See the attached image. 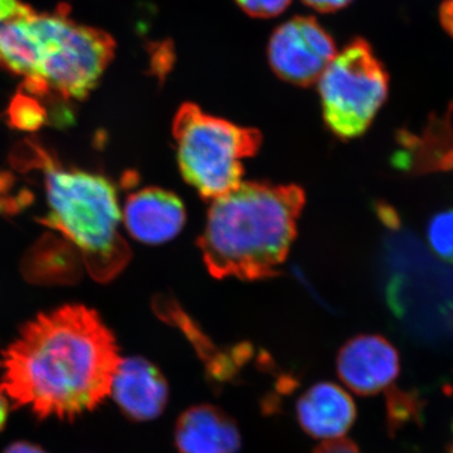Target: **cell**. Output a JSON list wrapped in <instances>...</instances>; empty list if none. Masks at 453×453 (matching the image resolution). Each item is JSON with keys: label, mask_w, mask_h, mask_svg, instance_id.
Wrapping results in <instances>:
<instances>
[{"label": "cell", "mask_w": 453, "mask_h": 453, "mask_svg": "<svg viewBox=\"0 0 453 453\" xmlns=\"http://www.w3.org/2000/svg\"><path fill=\"white\" fill-rule=\"evenodd\" d=\"M336 371L348 388L375 395L389 388L401 372L398 351L380 335H357L340 349Z\"/></svg>", "instance_id": "cell-8"}, {"label": "cell", "mask_w": 453, "mask_h": 453, "mask_svg": "<svg viewBox=\"0 0 453 453\" xmlns=\"http://www.w3.org/2000/svg\"><path fill=\"white\" fill-rule=\"evenodd\" d=\"M120 362L97 312L65 305L20 329L0 360V389L38 418L73 419L110 395Z\"/></svg>", "instance_id": "cell-1"}, {"label": "cell", "mask_w": 453, "mask_h": 453, "mask_svg": "<svg viewBox=\"0 0 453 453\" xmlns=\"http://www.w3.org/2000/svg\"><path fill=\"white\" fill-rule=\"evenodd\" d=\"M325 124L342 140L359 138L388 96L389 77L365 40L350 42L318 80Z\"/></svg>", "instance_id": "cell-6"}, {"label": "cell", "mask_w": 453, "mask_h": 453, "mask_svg": "<svg viewBox=\"0 0 453 453\" xmlns=\"http://www.w3.org/2000/svg\"><path fill=\"white\" fill-rule=\"evenodd\" d=\"M426 235L431 251L438 258L453 265V207L432 217Z\"/></svg>", "instance_id": "cell-13"}, {"label": "cell", "mask_w": 453, "mask_h": 453, "mask_svg": "<svg viewBox=\"0 0 453 453\" xmlns=\"http://www.w3.org/2000/svg\"><path fill=\"white\" fill-rule=\"evenodd\" d=\"M4 453H47L40 446L28 442H16L8 447Z\"/></svg>", "instance_id": "cell-20"}, {"label": "cell", "mask_w": 453, "mask_h": 453, "mask_svg": "<svg viewBox=\"0 0 453 453\" xmlns=\"http://www.w3.org/2000/svg\"><path fill=\"white\" fill-rule=\"evenodd\" d=\"M387 412H388V426L390 431L398 428L401 423L408 421L414 416L416 401L412 395L399 392L398 389H390L388 401H387Z\"/></svg>", "instance_id": "cell-15"}, {"label": "cell", "mask_w": 453, "mask_h": 453, "mask_svg": "<svg viewBox=\"0 0 453 453\" xmlns=\"http://www.w3.org/2000/svg\"><path fill=\"white\" fill-rule=\"evenodd\" d=\"M447 453H453V440H452L451 445H449V451H447Z\"/></svg>", "instance_id": "cell-23"}, {"label": "cell", "mask_w": 453, "mask_h": 453, "mask_svg": "<svg viewBox=\"0 0 453 453\" xmlns=\"http://www.w3.org/2000/svg\"><path fill=\"white\" fill-rule=\"evenodd\" d=\"M47 211L43 225L61 232L88 261H111L120 268L127 258L119 234L122 211L111 181L83 170L59 168L43 160Z\"/></svg>", "instance_id": "cell-4"}, {"label": "cell", "mask_w": 453, "mask_h": 453, "mask_svg": "<svg viewBox=\"0 0 453 453\" xmlns=\"http://www.w3.org/2000/svg\"><path fill=\"white\" fill-rule=\"evenodd\" d=\"M305 204L296 186L249 181L211 201L199 247L217 279L276 275L288 258Z\"/></svg>", "instance_id": "cell-2"}, {"label": "cell", "mask_w": 453, "mask_h": 453, "mask_svg": "<svg viewBox=\"0 0 453 453\" xmlns=\"http://www.w3.org/2000/svg\"><path fill=\"white\" fill-rule=\"evenodd\" d=\"M357 405L342 387L321 381L306 390L296 403V418L309 436L336 440L353 427Z\"/></svg>", "instance_id": "cell-12"}, {"label": "cell", "mask_w": 453, "mask_h": 453, "mask_svg": "<svg viewBox=\"0 0 453 453\" xmlns=\"http://www.w3.org/2000/svg\"><path fill=\"white\" fill-rule=\"evenodd\" d=\"M23 7L25 4L18 0H0V23L16 16Z\"/></svg>", "instance_id": "cell-19"}, {"label": "cell", "mask_w": 453, "mask_h": 453, "mask_svg": "<svg viewBox=\"0 0 453 453\" xmlns=\"http://www.w3.org/2000/svg\"><path fill=\"white\" fill-rule=\"evenodd\" d=\"M179 453H238L242 437L237 422L211 404H196L179 416L174 431Z\"/></svg>", "instance_id": "cell-11"}, {"label": "cell", "mask_w": 453, "mask_h": 453, "mask_svg": "<svg viewBox=\"0 0 453 453\" xmlns=\"http://www.w3.org/2000/svg\"><path fill=\"white\" fill-rule=\"evenodd\" d=\"M17 204L16 201H9L8 198H5L4 196H3V190L0 189V213H4V211H9L12 210V205Z\"/></svg>", "instance_id": "cell-22"}, {"label": "cell", "mask_w": 453, "mask_h": 453, "mask_svg": "<svg viewBox=\"0 0 453 453\" xmlns=\"http://www.w3.org/2000/svg\"><path fill=\"white\" fill-rule=\"evenodd\" d=\"M336 53L332 35L315 18L305 16L277 27L267 50L273 73L297 86L318 82Z\"/></svg>", "instance_id": "cell-7"}, {"label": "cell", "mask_w": 453, "mask_h": 453, "mask_svg": "<svg viewBox=\"0 0 453 453\" xmlns=\"http://www.w3.org/2000/svg\"><path fill=\"white\" fill-rule=\"evenodd\" d=\"M9 413V404L7 395L0 389V431L4 427L7 423Z\"/></svg>", "instance_id": "cell-21"}, {"label": "cell", "mask_w": 453, "mask_h": 453, "mask_svg": "<svg viewBox=\"0 0 453 453\" xmlns=\"http://www.w3.org/2000/svg\"><path fill=\"white\" fill-rule=\"evenodd\" d=\"M8 113L12 125L20 130L40 129L46 121V110L42 107L40 101L35 100L27 92L13 98Z\"/></svg>", "instance_id": "cell-14"}, {"label": "cell", "mask_w": 453, "mask_h": 453, "mask_svg": "<svg viewBox=\"0 0 453 453\" xmlns=\"http://www.w3.org/2000/svg\"><path fill=\"white\" fill-rule=\"evenodd\" d=\"M110 395L133 421H153L168 405L169 384L162 371L145 357H127L116 369Z\"/></svg>", "instance_id": "cell-9"}, {"label": "cell", "mask_w": 453, "mask_h": 453, "mask_svg": "<svg viewBox=\"0 0 453 453\" xmlns=\"http://www.w3.org/2000/svg\"><path fill=\"white\" fill-rule=\"evenodd\" d=\"M122 222L139 242L162 244L174 240L187 220L183 202L162 188H144L129 196L122 208Z\"/></svg>", "instance_id": "cell-10"}, {"label": "cell", "mask_w": 453, "mask_h": 453, "mask_svg": "<svg viewBox=\"0 0 453 453\" xmlns=\"http://www.w3.org/2000/svg\"><path fill=\"white\" fill-rule=\"evenodd\" d=\"M115 49L109 33L74 22L62 9L37 13L25 4L0 23V68L23 77L29 95L83 100L100 82Z\"/></svg>", "instance_id": "cell-3"}, {"label": "cell", "mask_w": 453, "mask_h": 453, "mask_svg": "<svg viewBox=\"0 0 453 453\" xmlns=\"http://www.w3.org/2000/svg\"><path fill=\"white\" fill-rule=\"evenodd\" d=\"M181 177L205 199L219 198L242 183L244 160L257 153L262 136L184 104L173 122Z\"/></svg>", "instance_id": "cell-5"}, {"label": "cell", "mask_w": 453, "mask_h": 453, "mask_svg": "<svg viewBox=\"0 0 453 453\" xmlns=\"http://www.w3.org/2000/svg\"><path fill=\"white\" fill-rule=\"evenodd\" d=\"M244 13L255 18H273L281 14L291 0H235Z\"/></svg>", "instance_id": "cell-16"}, {"label": "cell", "mask_w": 453, "mask_h": 453, "mask_svg": "<svg viewBox=\"0 0 453 453\" xmlns=\"http://www.w3.org/2000/svg\"><path fill=\"white\" fill-rule=\"evenodd\" d=\"M312 453H362L359 447L350 440L336 438V440L325 441L316 447Z\"/></svg>", "instance_id": "cell-17"}, {"label": "cell", "mask_w": 453, "mask_h": 453, "mask_svg": "<svg viewBox=\"0 0 453 453\" xmlns=\"http://www.w3.org/2000/svg\"><path fill=\"white\" fill-rule=\"evenodd\" d=\"M303 2L320 13H333L348 7L353 0H303Z\"/></svg>", "instance_id": "cell-18"}]
</instances>
